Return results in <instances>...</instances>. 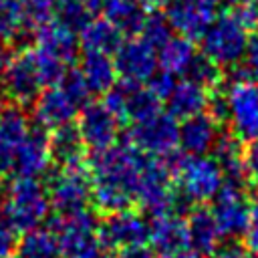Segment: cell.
I'll return each mask as SVG.
<instances>
[{"mask_svg": "<svg viewBox=\"0 0 258 258\" xmlns=\"http://www.w3.org/2000/svg\"><path fill=\"white\" fill-rule=\"evenodd\" d=\"M183 75H187L189 81H194V83L206 87L208 91L220 87V83L224 81V77H222V67L216 64L212 58H208L204 52H202V54H196V56L191 58V62L187 64V69H185Z\"/></svg>", "mask_w": 258, "mask_h": 258, "instance_id": "31", "label": "cell"}, {"mask_svg": "<svg viewBox=\"0 0 258 258\" xmlns=\"http://www.w3.org/2000/svg\"><path fill=\"white\" fill-rule=\"evenodd\" d=\"M165 6L163 14L171 30L189 40H200L216 18V4L212 0H169Z\"/></svg>", "mask_w": 258, "mask_h": 258, "instance_id": "11", "label": "cell"}, {"mask_svg": "<svg viewBox=\"0 0 258 258\" xmlns=\"http://www.w3.org/2000/svg\"><path fill=\"white\" fill-rule=\"evenodd\" d=\"M220 125L204 111L194 117L181 119L177 147L187 155H208L218 139Z\"/></svg>", "mask_w": 258, "mask_h": 258, "instance_id": "20", "label": "cell"}, {"mask_svg": "<svg viewBox=\"0 0 258 258\" xmlns=\"http://www.w3.org/2000/svg\"><path fill=\"white\" fill-rule=\"evenodd\" d=\"M93 18V14L87 10V6L81 0H62L58 2V22L71 28L73 32H81L87 22Z\"/></svg>", "mask_w": 258, "mask_h": 258, "instance_id": "33", "label": "cell"}, {"mask_svg": "<svg viewBox=\"0 0 258 258\" xmlns=\"http://www.w3.org/2000/svg\"><path fill=\"white\" fill-rule=\"evenodd\" d=\"M167 2H169V0H139V4H141L143 8H147V10H159V8H163Z\"/></svg>", "mask_w": 258, "mask_h": 258, "instance_id": "46", "label": "cell"}, {"mask_svg": "<svg viewBox=\"0 0 258 258\" xmlns=\"http://www.w3.org/2000/svg\"><path fill=\"white\" fill-rule=\"evenodd\" d=\"M149 248L163 256L189 250L185 216L181 214H159L149 218Z\"/></svg>", "mask_w": 258, "mask_h": 258, "instance_id": "18", "label": "cell"}, {"mask_svg": "<svg viewBox=\"0 0 258 258\" xmlns=\"http://www.w3.org/2000/svg\"><path fill=\"white\" fill-rule=\"evenodd\" d=\"M97 234L111 252L127 246H141L149 240V220L141 212L127 208L103 216Z\"/></svg>", "mask_w": 258, "mask_h": 258, "instance_id": "9", "label": "cell"}, {"mask_svg": "<svg viewBox=\"0 0 258 258\" xmlns=\"http://www.w3.org/2000/svg\"><path fill=\"white\" fill-rule=\"evenodd\" d=\"M85 6H87V10L95 16L97 12H101V8H103V4H105V0H81Z\"/></svg>", "mask_w": 258, "mask_h": 258, "instance_id": "45", "label": "cell"}, {"mask_svg": "<svg viewBox=\"0 0 258 258\" xmlns=\"http://www.w3.org/2000/svg\"><path fill=\"white\" fill-rule=\"evenodd\" d=\"M0 202V220H4L16 234L38 228L50 212L46 185H42L38 177H16L4 187Z\"/></svg>", "mask_w": 258, "mask_h": 258, "instance_id": "3", "label": "cell"}, {"mask_svg": "<svg viewBox=\"0 0 258 258\" xmlns=\"http://www.w3.org/2000/svg\"><path fill=\"white\" fill-rule=\"evenodd\" d=\"M222 169L210 155H187L175 175V189L191 206L208 204L222 185Z\"/></svg>", "mask_w": 258, "mask_h": 258, "instance_id": "7", "label": "cell"}, {"mask_svg": "<svg viewBox=\"0 0 258 258\" xmlns=\"http://www.w3.org/2000/svg\"><path fill=\"white\" fill-rule=\"evenodd\" d=\"M34 36H36V46H34L36 50L60 60L67 67H71L77 60L79 54L77 34L58 20H48L46 24L38 26L34 30Z\"/></svg>", "mask_w": 258, "mask_h": 258, "instance_id": "19", "label": "cell"}, {"mask_svg": "<svg viewBox=\"0 0 258 258\" xmlns=\"http://www.w3.org/2000/svg\"><path fill=\"white\" fill-rule=\"evenodd\" d=\"M206 113L218 123V125H226L230 119V105H228V95L226 91H222L220 87L210 91V99H208V107Z\"/></svg>", "mask_w": 258, "mask_h": 258, "instance_id": "36", "label": "cell"}, {"mask_svg": "<svg viewBox=\"0 0 258 258\" xmlns=\"http://www.w3.org/2000/svg\"><path fill=\"white\" fill-rule=\"evenodd\" d=\"M34 119L42 129H56L60 125L73 123L79 115V107L62 91L60 85H48L34 99Z\"/></svg>", "mask_w": 258, "mask_h": 258, "instance_id": "17", "label": "cell"}, {"mask_svg": "<svg viewBox=\"0 0 258 258\" xmlns=\"http://www.w3.org/2000/svg\"><path fill=\"white\" fill-rule=\"evenodd\" d=\"M12 56H14V52H12L10 44L0 42V79H2V75L6 73V69H8L10 60H12Z\"/></svg>", "mask_w": 258, "mask_h": 258, "instance_id": "44", "label": "cell"}, {"mask_svg": "<svg viewBox=\"0 0 258 258\" xmlns=\"http://www.w3.org/2000/svg\"><path fill=\"white\" fill-rule=\"evenodd\" d=\"M202 52L220 67H234L244 54L248 40V28L228 10L212 20L204 32Z\"/></svg>", "mask_w": 258, "mask_h": 258, "instance_id": "5", "label": "cell"}, {"mask_svg": "<svg viewBox=\"0 0 258 258\" xmlns=\"http://www.w3.org/2000/svg\"><path fill=\"white\" fill-rule=\"evenodd\" d=\"M256 95H258V85H256Z\"/></svg>", "mask_w": 258, "mask_h": 258, "instance_id": "50", "label": "cell"}, {"mask_svg": "<svg viewBox=\"0 0 258 258\" xmlns=\"http://www.w3.org/2000/svg\"><path fill=\"white\" fill-rule=\"evenodd\" d=\"M147 157L149 155L141 153L129 141L113 143L107 149L91 151L85 163L93 179L91 204L95 206V212L107 216L127 210L135 204L139 175Z\"/></svg>", "mask_w": 258, "mask_h": 258, "instance_id": "1", "label": "cell"}, {"mask_svg": "<svg viewBox=\"0 0 258 258\" xmlns=\"http://www.w3.org/2000/svg\"><path fill=\"white\" fill-rule=\"evenodd\" d=\"M230 105V131L240 141H252L258 137V95L250 81L230 83L226 91Z\"/></svg>", "mask_w": 258, "mask_h": 258, "instance_id": "10", "label": "cell"}, {"mask_svg": "<svg viewBox=\"0 0 258 258\" xmlns=\"http://www.w3.org/2000/svg\"><path fill=\"white\" fill-rule=\"evenodd\" d=\"M119 127L121 123L103 107V103L89 101L85 107H81L77 129L89 151L107 149L113 143H117Z\"/></svg>", "mask_w": 258, "mask_h": 258, "instance_id": "14", "label": "cell"}, {"mask_svg": "<svg viewBox=\"0 0 258 258\" xmlns=\"http://www.w3.org/2000/svg\"><path fill=\"white\" fill-rule=\"evenodd\" d=\"M97 212L91 208L73 214H54L48 228L58 244L60 258H113V252L101 242Z\"/></svg>", "mask_w": 258, "mask_h": 258, "instance_id": "2", "label": "cell"}, {"mask_svg": "<svg viewBox=\"0 0 258 258\" xmlns=\"http://www.w3.org/2000/svg\"><path fill=\"white\" fill-rule=\"evenodd\" d=\"M252 187L248 183L224 181L218 194L212 198V214L226 240H238L244 236L250 222Z\"/></svg>", "mask_w": 258, "mask_h": 258, "instance_id": "6", "label": "cell"}, {"mask_svg": "<svg viewBox=\"0 0 258 258\" xmlns=\"http://www.w3.org/2000/svg\"><path fill=\"white\" fill-rule=\"evenodd\" d=\"M244 248L252 258H258V202L250 206V222L244 232Z\"/></svg>", "mask_w": 258, "mask_h": 258, "instance_id": "41", "label": "cell"}, {"mask_svg": "<svg viewBox=\"0 0 258 258\" xmlns=\"http://www.w3.org/2000/svg\"><path fill=\"white\" fill-rule=\"evenodd\" d=\"M26 30L24 0H0V42L10 44Z\"/></svg>", "mask_w": 258, "mask_h": 258, "instance_id": "30", "label": "cell"}, {"mask_svg": "<svg viewBox=\"0 0 258 258\" xmlns=\"http://www.w3.org/2000/svg\"><path fill=\"white\" fill-rule=\"evenodd\" d=\"M113 258H155V252L147 246H127V248H119L113 252Z\"/></svg>", "mask_w": 258, "mask_h": 258, "instance_id": "43", "label": "cell"}, {"mask_svg": "<svg viewBox=\"0 0 258 258\" xmlns=\"http://www.w3.org/2000/svg\"><path fill=\"white\" fill-rule=\"evenodd\" d=\"M16 258H60L56 238L50 230H30L16 242Z\"/></svg>", "mask_w": 258, "mask_h": 258, "instance_id": "28", "label": "cell"}, {"mask_svg": "<svg viewBox=\"0 0 258 258\" xmlns=\"http://www.w3.org/2000/svg\"><path fill=\"white\" fill-rule=\"evenodd\" d=\"M149 85V89L163 101V99H167L169 95H171V91H173V87H175V75H171V73H167V71H159V73H153L151 77H149V81H147Z\"/></svg>", "mask_w": 258, "mask_h": 258, "instance_id": "40", "label": "cell"}, {"mask_svg": "<svg viewBox=\"0 0 258 258\" xmlns=\"http://www.w3.org/2000/svg\"><path fill=\"white\" fill-rule=\"evenodd\" d=\"M139 36L147 44H151L153 48H159L161 44H165L171 36V26H169L165 14L153 10L149 16H145V22H143V28H141Z\"/></svg>", "mask_w": 258, "mask_h": 258, "instance_id": "32", "label": "cell"}, {"mask_svg": "<svg viewBox=\"0 0 258 258\" xmlns=\"http://www.w3.org/2000/svg\"><path fill=\"white\" fill-rule=\"evenodd\" d=\"M28 131V119L18 105H8L0 111V173L12 171L14 151Z\"/></svg>", "mask_w": 258, "mask_h": 258, "instance_id": "21", "label": "cell"}, {"mask_svg": "<svg viewBox=\"0 0 258 258\" xmlns=\"http://www.w3.org/2000/svg\"><path fill=\"white\" fill-rule=\"evenodd\" d=\"M48 149H50V159L60 167V165H75L83 163L87 157V147L81 139V133L77 129V123H67L48 135Z\"/></svg>", "mask_w": 258, "mask_h": 258, "instance_id": "23", "label": "cell"}, {"mask_svg": "<svg viewBox=\"0 0 258 258\" xmlns=\"http://www.w3.org/2000/svg\"><path fill=\"white\" fill-rule=\"evenodd\" d=\"M103 107L121 125L127 123V81L115 83L107 93H103Z\"/></svg>", "mask_w": 258, "mask_h": 258, "instance_id": "34", "label": "cell"}, {"mask_svg": "<svg viewBox=\"0 0 258 258\" xmlns=\"http://www.w3.org/2000/svg\"><path fill=\"white\" fill-rule=\"evenodd\" d=\"M48 4H54V2H62V0H46Z\"/></svg>", "mask_w": 258, "mask_h": 258, "instance_id": "48", "label": "cell"}, {"mask_svg": "<svg viewBox=\"0 0 258 258\" xmlns=\"http://www.w3.org/2000/svg\"><path fill=\"white\" fill-rule=\"evenodd\" d=\"M194 56H196L194 40L179 36V34L169 36V40L159 46L157 67H161L163 71H167L171 75H183Z\"/></svg>", "mask_w": 258, "mask_h": 258, "instance_id": "27", "label": "cell"}, {"mask_svg": "<svg viewBox=\"0 0 258 258\" xmlns=\"http://www.w3.org/2000/svg\"><path fill=\"white\" fill-rule=\"evenodd\" d=\"M242 165L248 185L252 189H258V137L246 141V145L242 147Z\"/></svg>", "mask_w": 258, "mask_h": 258, "instance_id": "37", "label": "cell"}, {"mask_svg": "<svg viewBox=\"0 0 258 258\" xmlns=\"http://www.w3.org/2000/svg\"><path fill=\"white\" fill-rule=\"evenodd\" d=\"M52 159L48 149V135L42 127L30 129L12 157V171L16 177H38L48 171Z\"/></svg>", "mask_w": 258, "mask_h": 258, "instance_id": "16", "label": "cell"}, {"mask_svg": "<svg viewBox=\"0 0 258 258\" xmlns=\"http://www.w3.org/2000/svg\"><path fill=\"white\" fill-rule=\"evenodd\" d=\"M161 111V99L137 83H127V121H143Z\"/></svg>", "mask_w": 258, "mask_h": 258, "instance_id": "29", "label": "cell"}, {"mask_svg": "<svg viewBox=\"0 0 258 258\" xmlns=\"http://www.w3.org/2000/svg\"><path fill=\"white\" fill-rule=\"evenodd\" d=\"M123 32L109 22L105 16L103 18H91L87 26L79 32V44L85 48V52H105L113 54L121 42H123Z\"/></svg>", "mask_w": 258, "mask_h": 258, "instance_id": "24", "label": "cell"}, {"mask_svg": "<svg viewBox=\"0 0 258 258\" xmlns=\"http://www.w3.org/2000/svg\"><path fill=\"white\" fill-rule=\"evenodd\" d=\"M210 91L189 79L177 81L167 101V113L175 119H187L198 113H204L208 107Z\"/></svg>", "mask_w": 258, "mask_h": 258, "instance_id": "22", "label": "cell"}, {"mask_svg": "<svg viewBox=\"0 0 258 258\" xmlns=\"http://www.w3.org/2000/svg\"><path fill=\"white\" fill-rule=\"evenodd\" d=\"M101 12L123 34H131V36L141 32L145 16H147L139 0H105Z\"/></svg>", "mask_w": 258, "mask_h": 258, "instance_id": "26", "label": "cell"}, {"mask_svg": "<svg viewBox=\"0 0 258 258\" xmlns=\"http://www.w3.org/2000/svg\"><path fill=\"white\" fill-rule=\"evenodd\" d=\"M185 228H187V244L196 258H210L216 254L224 236L218 228V222L212 210L206 204H196L185 214Z\"/></svg>", "mask_w": 258, "mask_h": 258, "instance_id": "15", "label": "cell"}, {"mask_svg": "<svg viewBox=\"0 0 258 258\" xmlns=\"http://www.w3.org/2000/svg\"><path fill=\"white\" fill-rule=\"evenodd\" d=\"M79 71L91 93L103 95L117 83L115 62L111 54H105V52H85Z\"/></svg>", "mask_w": 258, "mask_h": 258, "instance_id": "25", "label": "cell"}, {"mask_svg": "<svg viewBox=\"0 0 258 258\" xmlns=\"http://www.w3.org/2000/svg\"><path fill=\"white\" fill-rule=\"evenodd\" d=\"M0 81L4 83L6 95L18 107L34 103V99L42 91V81L38 77L32 50H22L20 54H14Z\"/></svg>", "mask_w": 258, "mask_h": 258, "instance_id": "13", "label": "cell"}, {"mask_svg": "<svg viewBox=\"0 0 258 258\" xmlns=\"http://www.w3.org/2000/svg\"><path fill=\"white\" fill-rule=\"evenodd\" d=\"M115 69L117 77L127 83L141 85L143 81H149V77L157 71V54L151 44H147L141 36H131L121 42V46L115 50Z\"/></svg>", "mask_w": 258, "mask_h": 258, "instance_id": "12", "label": "cell"}, {"mask_svg": "<svg viewBox=\"0 0 258 258\" xmlns=\"http://www.w3.org/2000/svg\"><path fill=\"white\" fill-rule=\"evenodd\" d=\"M127 141L149 157H161L177 147L179 123L167 111H159L149 119L133 123L127 133Z\"/></svg>", "mask_w": 258, "mask_h": 258, "instance_id": "8", "label": "cell"}, {"mask_svg": "<svg viewBox=\"0 0 258 258\" xmlns=\"http://www.w3.org/2000/svg\"><path fill=\"white\" fill-rule=\"evenodd\" d=\"M159 258H196V254L191 250H181V252H175V254H163Z\"/></svg>", "mask_w": 258, "mask_h": 258, "instance_id": "47", "label": "cell"}, {"mask_svg": "<svg viewBox=\"0 0 258 258\" xmlns=\"http://www.w3.org/2000/svg\"><path fill=\"white\" fill-rule=\"evenodd\" d=\"M2 194H4V187L0 185V200H2Z\"/></svg>", "mask_w": 258, "mask_h": 258, "instance_id": "49", "label": "cell"}, {"mask_svg": "<svg viewBox=\"0 0 258 258\" xmlns=\"http://www.w3.org/2000/svg\"><path fill=\"white\" fill-rule=\"evenodd\" d=\"M242 69L246 71L248 79L258 83V32H248V40L242 54Z\"/></svg>", "mask_w": 258, "mask_h": 258, "instance_id": "39", "label": "cell"}, {"mask_svg": "<svg viewBox=\"0 0 258 258\" xmlns=\"http://www.w3.org/2000/svg\"><path fill=\"white\" fill-rule=\"evenodd\" d=\"M228 6L248 30L258 26V0H228Z\"/></svg>", "mask_w": 258, "mask_h": 258, "instance_id": "38", "label": "cell"}, {"mask_svg": "<svg viewBox=\"0 0 258 258\" xmlns=\"http://www.w3.org/2000/svg\"><path fill=\"white\" fill-rule=\"evenodd\" d=\"M46 194L50 208L56 214H73L89 208L93 194V179L87 163L60 165L54 173H50L46 183Z\"/></svg>", "mask_w": 258, "mask_h": 258, "instance_id": "4", "label": "cell"}, {"mask_svg": "<svg viewBox=\"0 0 258 258\" xmlns=\"http://www.w3.org/2000/svg\"><path fill=\"white\" fill-rule=\"evenodd\" d=\"M16 248V232L0 220V258H8Z\"/></svg>", "mask_w": 258, "mask_h": 258, "instance_id": "42", "label": "cell"}, {"mask_svg": "<svg viewBox=\"0 0 258 258\" xmlns=\"http://www.w3.org/2000/svg\"><path fill=\"white\" fill-rule=\"evenodd\" d=\"M0 111H2V107H0Z\"/></svg>", "mask_w": 258, "mask_h": 258, "instance_id": "51", "label": "cell"}, {"mask_svg": "<svg viewBox=\"0 0 258 258\" xmlns=\"http://www.w3.org/2000/svg\"><path fill=\"white\" fill-rule=\"evenodd\" d=\"M60 87H62V91L71 97V101L81 109V107H85L89 101H91V91H89V87H87V83H85V79H83V75H81V71L77 69V71H67L64 73V77H62V81L58 83Z\"/></svg>", "mask_w": 258, "mask_h": 258, "instance_id": "35", "label": "cell"}]
</instances>
